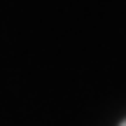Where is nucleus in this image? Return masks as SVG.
Returning <instances> with one entry per match:
<instances>
[{"instance_id": "obj_1", "label": "nucleus", "mask_w": 126, "mask_h": 126, "mask_svg": "<svg viewBox=\"0 0 126 126\" xmlns=\"http://www.w3.org/2000/svg\"><path fill=\"white\" fill-rule=\"evenodd\" d=\"M119 126H126V119H124V122H122V124H119Z\"/></svg>"}]
</instances>
